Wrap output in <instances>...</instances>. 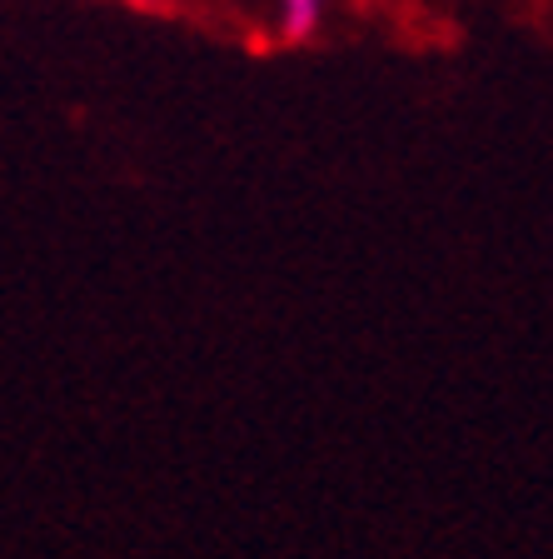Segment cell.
Listing matches in <instances>:
<instances>
[{"label":"cell","mask_w":553,"mask_h":559,"mask_svg":"<svg viewBox=\"0 0 553 559\" xmlns=\"http://www.w3.org/2000/svg\"><path fill=\"white\" fill-rule=\"evenodd\" d=\"M329 0H279V35L285 40H310L324 21Z\"/></svg>","instance_id":"1"}]
</instances>
